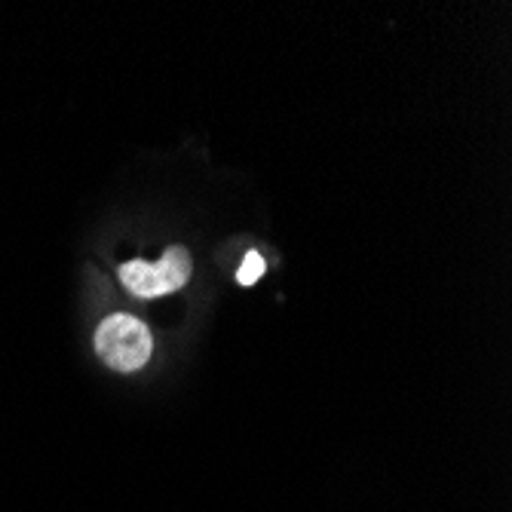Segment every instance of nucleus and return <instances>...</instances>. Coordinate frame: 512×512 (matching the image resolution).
Wrapping results in <instances>:
<instances>
[{"label":"nucleus","instance_id":"obj_1","mask_svg":"<svg viewBox=\"0 0 512 512\" xmlns=\"http://www.w3.org/2000/svg\"><path fill=\"white\" fill-rule=\"evenodd\" d=\"M96 353L114 371H138L154 353V338L145 322L114 313L96 329Z\"/></svg>","mask_w":512,"mask_h":512},{"label":"nucleus","instance_id":"obj_2","mask_svg":"<svg viewBox=\"0 0 512 512\" xmlns=\"http://www.w3.org/2000/svg\"><path fill=\"white\" fill-rule=\"evenodd\" d=\"M188 279H191V255L181 246H172L157 267L145 261H129L120 267V283L138 298H160L178 292Z\"/></svg>","mask_w":512,"mask_h":512},{"label":"nucleus","instance_id":"obj_3","mask_svg":"<svg viewBox=\"0 0 512 512\" xmlns=\"http://www.w3.org/2000/svg\"><path fill=\"white\" fill-rule=\"evenodd\" d=\"M261 276H264V258L258 252H249L243 267H240V273H237V283L240 286H255Z\"/></svg>","mask_w":512,"mask_h":512}]
</instances>
